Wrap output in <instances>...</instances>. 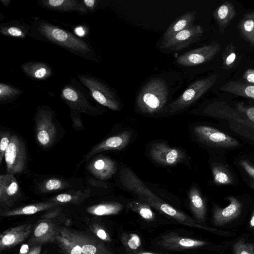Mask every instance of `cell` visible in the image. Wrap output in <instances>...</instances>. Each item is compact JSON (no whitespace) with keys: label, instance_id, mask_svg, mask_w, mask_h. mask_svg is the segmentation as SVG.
<instances>
[{"label":"cell","instance_id":"obj_17","mask_svg":"<svg viewBox=\"0 0 254 254\" xmlns=\"http://www.w3.org/2000/svg\"><path fill=\"white\" fill-rule=\"evenodd\" d=\"M131 136V134L129 131H125L118 135L109 137L95 146L86 156V160L101 151L123 149L129 142Z\"/></svg>","mask_w":254,"mask_h":254},{"label":"cell","instance_id":"obj_23","mask_svg":"<svg viewBox=\"0 0 254 254\" xmlns=\"http://www.w3.org/2000/svg\"><path fill=\"white\" fill-rule=\"evenodd\" d=\"M30 24L20 20H12L0 24L1 35L18 39H24L29 35Z\"/></svg>","mask_w":254,"mask_h":254},{"label":"cell","instance_id":"obj_30","mask_svg":"<svg viewBox=\"0 0 254 254\" xmlns=\"http://www.w3.org/2000/svg\"><path fill=\"white\" fill-rule=\"evenodd\" d=\"M122 204L118 202H108L91 206L87 208V211L95 216H107L116 215L123 209Z\"/></svg>","mask_w":254,"mask_h":254},{"label":"cell","instance_id":"obj_32","mask_svg":"<svg viewBox=\"0 0 254 254\" xmlns=\"http://www.w3.org/2000/svg\"><path fill=\"white\" fill-rule=\"evenodd\" d=\"M213 182L216 185H230L234 182L233 177L226 168L220 164L214 163L212 166Z\"/></svg>","mask_w":254,"mask_h":254},{"label":"cell","instance_id":"obj_40","mask_svg":"<svg viewBox=\"0 0 254 254\" xmlns=\"http://www.w3.org/2000/svg\"><path fill=\"white\" fill-rule=\"evenodd\" d=\"M233 251L235 254H254V246L241 239L234 245Z\"/></svg>","mask_w":254,"mask_h":254},{"label":"cell","instance_id":"obj_25","mask_svg":"<svg viewBox=\"0 0 254 254\" xmlns=\"http://www.w3.org/2000/svg\"><path fill=\"white\" fill-rule=\"evenodd\" d=\"M190 206V210L198 223L204 222L206 216V205L204 200L199 190L195 187H192L189 193Z\"/></svg>","mask_w":254,"mask_h":254},{"label":"cell","instance_id":"obj_5","mask_svg":"<svg viewBox=\"0 0 254 254\" xmlns=\"http://www.w3.org/2000/svg\"><path fill=\"white\" fill-rule=\"evenodd\" d=\"M203 114L227 121L236 132L254 141V125L236 108L230 106L224 101H216L208 104L204 109Z\"/></svg>","mask_w":254,"mask_h":254},{"label":"cell","instance_id":"obj_26","mask_svg":"<svg viewBox=\"0 0 254 254\" xmlns=\"http://www.w3.org/2000/svg\"><path fill=\"white\" fill-rule=\"evenodd\" d=\"M80 0H38L41 7L52 11L64 12H78Z\"/></svg>","mask_w":254,"mask_h":254},{"label":"cell","instance_id":"obj_41","mask_svg":"<svg viewBox=\"0 0 254 254\" xmlns=\"http://www.w3.org/2000/svg\"><path fill=\"white\" fill-rule=\"evenodd\" d=\"M235 108L254 125V106L247 105L239 102L236 104Z\"/></svg>","mask_w":254,"mask_h":254},{"label":"cell","instance_id":"obj_46","mask_svg":"<svg viewBox=\"0 0 254 254\" xmlns=\"http://www.w3.org/2000/svg\"><path fill=\"white\" fill-rule=\"evenodd\" d=\"M70 112L71 117L75 128H80V126H82L80 115V113L71 109H70Z\"/></svg>","mask_w":254,"mask_h":254},{"label":"cell","instance_id":"obj_48","mask_svg":"<svg viewBox=\"0 0 254 254\" xmlns=\"http://www.w3.org/2000/svg\"><path fill=\"white\" fill-rule=\"evenodd\" d=\"M127 254H162V253H153V252L139 251L134 253L127 252Z\"/></svg>","mask_w":254,"mask_h":254},{"label":"cell","instance_id":"obj_20","mask_svg":"<svg viewBox=\"0 0 254 254\" xmlns=\"http://www.w3.org/2000/svg\"><path fill=\"white\" fill-rule=\"evenodd\" d=\"M152 206L159 211L183 225L192 227L209 230L208 228L201 225L195 220L184 213L175 209L163 200L154 203Z\"/></svg>","mask_w":254,"mask_h":254},{"label":"cell","instance_id":"obj_11","mask_svg":"<svg viewBox=\"0 0 254 254\" xmlns=\"http://www.w3.org/2000/svg\"><path fill=\"white\" fill-rule=\"evenodd\" d=\"M220 50V44L213 42L180 55L176 59V62L184 66L197 65L211 60Z\"/></svg>","mask_w":254,"mask_h":254},{"label":"cell","instance_id":"obj_24","mask_svg":"<svg viewBox=\"0 0 254 254\" xmlns=\"http://www.w3.org/2000/svg\"><path fill=\"white\" fill-rule=\"evenodd\" d=\"M195 17V11H188L179 17L166 30L163 36L162 43L166 41L179 32L192 27Z\"/></svg>","mask_w":254,"mask_h":254},{"label":"cell","instance_id":"obj_45","mask_svg":"<svg viewBox=\"0 0 254 254\" xmlns=\"http://www.w3.org/2000/svg\"><path fill=\"white\" fill-rule=\"evenodd\" d=\"M243 79L246 81L245 83L251 85H254V69L248 68L243 74Z\"/></svg>","mask_w":254,"mask_h":254},{"label":"cell","instance_id":"obj_28","mask_svg":"<svg viewBox=\"0 0 254 254\" xmlns=\"http://www.w3.org/2000/svg\"><path fill=\"white\" fill-rule=\"evenodd\" d=\"M59 203L49 201L28 205L13 209L1 211L0 215L9 217L22 215H32L58 205Z\"/></svg>","mask_w":254,"mask_h":254},{"label":"cell","instance_id":"obj_12","mask_svg":"<svg viewBox=\"0 0 254 254\" xmlns=\"http://www.w3.org/2000/svg\"><path fill=\"white\" fill-rule=\"evenodd\" d=\"M159 247L171 251H190L206 246L205 241L169 233L161 236L156 242Z\"/></svg>","mask_w":254,"mask_h":254},{"label":"cell","instance_id":"obj_7","mask_svg":"<svg viewBox=\"0 0 254 254\" xmlns=\"http://www.w3.org/2000/svg\"><path fill=\"white\" fill-rule=\"evenodd\" d=\"M217 76L212 74L192 82L175 101L166 107L165 113L173 114L189 107L215 83Z\"/></svg>","mask_w":254,"mask_h":254},{"label":"cell","instance_id":"obj_42","mask_svg":"<svg viewBox=\"0 0 254 254\" xmlns=\"http://www.w3.org/2000/svg\"><path fill=\"white\" fill-rule=\"evenodd\" d=\"M92 232L102 241L110 242L111 238L107 231L103 227L98 224H93L90 226Z\"/></svg>","mask_w":254,"mask_h":254},{"label":"cell","instance_id":"obj_14","mask_svg":"<svg viewBox=\"0 0 254 254\" xmlns=\"http://www.w3.org/2000/svg\"><path fill=\"white\" fill-rule=\"evenodd\" d=\"M149 154L155 162L166 166L177 164L186 157L181 150L172 148L165 142H156L152 144Z\"/></svg>","mask_w":254,"mask_h":254},{"label":"cell","instance_id":"obj_49","mask_svg":"<svg viewBox=\"0 0 254 254\" xmlns=\"http://www.w3.org/2000/svg\"><path fill=\"white\" fill-rule=\"evenodd\" d=\"M0 1L3 6L7 7L10 5L11 0H0Z\"/></svg>","mask_w":254,"mask_h":254},{"label":"cell","instance_id":"obj_35","mask_svg":"<svg viewBox=\"0 0 254 254\" xmlns=\"http://www.w3.org/2000/svg\"><path fill=\"white\" fill-rule=\"evenodd\" d=\"M88 193H83L80 191H75L71 193H62L52 198L50 201L58 203H77L82 202L87 197Z\"/></svg>","mask_w":254,"mask_h":254},{"label":"cell","instance_id":"obj_31","mask_svg":"<svg viewBox=\"0 0 254 254\" xmlns=\"http://www.w3.org/2000/svg\"><path fill=\"white\" fill-rule=\"evenodd\" d=\"M23 93L20 88L5 82L0 83V103L5 104L16 100Z\"/></svg>","mask_w":254,"mask_h":254},{"label":"cell","instance_id":"obj_47","mask_svg":"<svg viewBox=\"0 0 254 254\" xmlns=\"http://www.w3.org/2000/svg\"><path fill=\"white\" fill-rule=\"evenodd\" d=\"M41 251V246L38 245L33 247L31 249L30 251H29L26 254H40Z\"/></svg>","mask_w":254,"mask_h":254},{"label":"cell","instance_id":"obj_6","mask_svg":"<svg viewBox=\"0 0 254 254\" xmlns=\"http://www.w3.org/2000/svg\"><path fill=\"white\" fill-rule=\"evenodd\" d=\"M81 83L90 92L99 105L113 111H119L121 103L113 90L104 81L92 75L77 74Z\"/></svg>","mask_w":254,"mask_h":254},{"label":"cell","instance_id":"obj_51","mask_svg":"<svg viewBox=\"0 0 254 254\" xmlns=\"http://www.w3.org/2000/svg\"><path fill=\"white\" fill-rule=\"evenodd\" d=\"M250 225L252 227H254V214L251 219Z\"/></svg>","mask_w":254,"mask_h":254},{"label":"cell","instance_id":"obj_19","mask_svg":"<svg viewBox=\"0 0 254 254\" xmlns=\"http://www.w3.org/2000/svg\"><path fill=\"white\" fill-rule=\"evenodd\" d=\"M20 68L26 76L33 80H46L53 74L50 65L41 61L27 62L21 65Z\"/></svg>","mask_w":254,"mask_h":254},{"label":"cell","instance_id":"obj_33","mask_svg":"<svg viewBox=\"0 0 254 254\" xmlns=\"http://www.w3.org/2000/svg\"><path fill=\"white\" fill-rule=\"evenodd\" d=\"M128 208L138 214L140 216L147 221H153L155 219V215L150 206L142 201L133 200L127 205Z\"/></svg>","mask_w":254,"mask_h":254},{"label":"cell","instance_id":"obj_37","mask_svg":"<svg viewBox=\"0 0 254 254\" xmlns=\"http://www.w3.org/2000/svg\"><path fill=\"white\" fill-rule=\"evenodd\" d=\"M239 29L245 39L252 45H254V20L244 17L239 23Z\"/></svg>","mask_w":254,"mask_h":254},{"label":"cell","instance_id":"obj_27","mask_svg":"<svg viewBox=\"0 0 254 254\" xmlns=\"http://www.w3.org/2000/svg\"><path fill=\"white\" fill-rule=\"evenodd\" d=\"M236 11L232 3L226 1L218 6L213 12V16L216 21L221 32L230 24L235 17Z\"/></svg>","mask_w":254,"mask_h":254},{"label":"cell","instance_id":"obj_10","mask_svg":"<svg viewBox=\"0 0 254 254\" xmlns=\"http://www.w3.org/2000/svg\"><path fill=\"white\" fill-rule=\"evenodd\" d=\"M194 133L202 143L209 146L220 148H234L240 145L239 142L231 136L211 127L197 126Z\"/></svg>","mask_w":254,"mask_h":254},{"label":"cell","instance_id":"obj_22","mask_svg":"<svg viewBox=\"0 0 254 254\" xmlns=\"http://www.w3.org/2000/svg\"><path fill=\"white\" fill-rule=\"evenodd\" d=\"M57 228L49 220H43L39 222L33 230L31 243H48L56 241Z\"/></svg>","mask_w":254,"mask_h":254},{"label":"cell","instance_id":"obj_18","mask_svg":"<svg viewBox=\"0 0 254 254\" xmlns=\"http://www.w3.org/2000/svg\"><path fill=\"white\" fill-rule=\"evenodd\" d=\"M227 199L229 204L226 207H216L213 212V223L217 226L223 225L237 217L242 210V204L240 201L233 196H229Z\"/></svg>","mask_w":254,"mask_h":254},{"label":"cell","instance_id":"obj_1","mask_svg":"<svg viewBox=\"0 0 254 254\" xmlns=\"http://www.w3.org/2000/svg\"><path fill=\"white\" fill-rule=\"evenodd\" d=\"M30 25V38L55 45L86 60L100 62L98 53L87 39L45 19H36Z\"/></svg>","mask_w":254,"mask_h":254},{"label":"cell","instance_id":"obj_50","mask_svg":"<svg viewBox=\"0 0 254 254\" xmlns=\"http://www.w3.org/2000/svg\"><path fill=\"white\" fill-rule=\"evenodd\" d=\"M244 17L251 18L254 20V11L247 13Z\"/></svg>","mask_w":254,"mask_h":254},{"label":"cell","instance_id":"obj_38","mask_svg":"<svg viewBox=\"0 0 254 254\" xmlns=\"http://www.w3.org/2000/svg\"><path fill=\"white\" fill-rule=\"evenodd\" d=\"M223 66L230 69L235 65L237 60V53L235 46L230 43L225 47L222 57Z\"/></svg>","mask_w":254,"mask_h":254},{"label":"cell","instance_id":"obj_9","mask_svg":"<svg viewBox=\"0 0 254 254\" xmlns=\"http://www.w3.org/2000/svg\"><path fill=\"white\" fill-rule=\"evenodd\" d=\"M4 157L7 174L14 175L24 170L26 163V150L20 138L16 135L11 136Z\"/></svg>","mask_w":254,"mask_h":254},{"label":"cell","instance_id":"obj_44","mask_svg":"<svg viewBox=\"0 0 254 254\" xmlns=\"http://www.w3.org/2000/svg\"><path fill=\"white\" fill-rule=\"evenodd\" d=\"M240 166L249 176L254 181V166L247 160H242L240 161Z\"/></svg>","mask_w":254,"mask_h":254},{"label":"cell","instance_id":"obj_15","mask_svg":"<svg viewBox=\"0 0 254 254\" xmlns=\"http://www.w3.org/2000/svg\"><path fill=\"white\" fill-rule=\"evenodd\" d=\"M32 225L24 224L11 228L0 235V252L13 248L24 242L31 234Z\"/></svg>","mask_w":254,"mask_h":254},{"label":"cell","instance_id":"obj_16","mask_svg":"<svg viewBox=\"0 0 254 254\" xmlns=\"http://www.w3.org/2000/svg\"><path fill=\"white\" fill-rule=\"evenodd\" d=\"M20 193L16 179L10 174L0 176V202L1 206H11Z\"/></svg>","mask_w":254,"mask_h":254},{"label":"cell","instance_id":"obj_43","mask_svg":"<svg viewBox=\"0 0 254 254\" xmlns=\"http://www.w3.org/2000/svg\"><path fill=\"white\" fill-rule=\"evenodd\" d=\"M10 137L9 133L7 132H1L0 133V164H1L4 156L5 152L9 145Z\"/></svg>","mask_w":254,"mask_h":254},{"label":"cell","instance_id":"obj_21","mask_svg":"<svg viewBox=\"0 0 254 254\" xmlns=\"http://www.w3.org/2000/svg\"><path fill=\"white\" fill-rule=\"evenodd\" d=\"M116 169L115 162L104 156L94 158L88 166V169L93 175L102 180L111 178L115 173Z\"/></svg>","mask_w":254,"mask_h":254},{"label":"cell","instance_id":"obj_34","mask_svg":"<svg viewBox=\"0 0 254 254\" xmlns=\"http://www.w3.org/2000/svg\"><path fill=\"white\" fill-rule=\"evenodd\" d=\"M121 241L126 252L134 253L139 251L141 241L137 234L131 233H124L121 237Z\"/></svg>","mask_w":254,"mask_h":254},{"label":"cell","instance_id":"obj_39","mask_svg":"<svg viewBox=\"0 0 254 254\" xmlns=\"http://www.w3.org/2000/svg\"><path fill=\"white\" fill-rule=\"evenodd\" d=\"M100 0H80L78 13L85 15L96 11L101 7Z\"/></svg>","mask_w":254,"mask_h":254},{"label":"cell","instance_id":"obj_8","mask_svg":"<svg viewBox=\"0 0 254 254\" xmlns=\"http://www.w3.org/2000/svg\"><path fill=\"white\" fill-rule=\"evenodd\" d=\"M35 117V135L38 143L46 148L53 144L57 129L53 121V113L47 106L37 108Z\"/></svg>","mask_w":254,"mask_h":254},{"label":"cell","instance_id":"obj_2","mask_svg":"<svg viewBox=\"0 0 254 254\" xmlns=\"http://www.w3.org/2000/svg\"><path fill=\"white\" fill-rule=\"evenodd\" d=\"M56 242L65 254H115L101 240L65 228H57Z\"/></svg>","mask_w":254,"mask_h":254},{"label":"cell","instance_id":"obj_13","mask_svg":"<svg viewBox=\"0 0 254 254\" xmlns=\"http://www.w3.org/2000/svg\"><path fill=\"white\" fill-rule=\"evenodd\" d=\"M203 33V30L200 25H193L162 42L160 48L169 51L181 50L199 40Z\"/></svg>","mask_w":254,"mask_h":254},{"label":"cell","instance_id":"obj_4","mask_svg":"<svg viewBox=\"0 0 254 254\" xmlns=\"http://www.w3.org/2000/svg\"><path fill=\"white\" fill-rule=\"evenodd\" d=\"M60 97L70 109L80 113L95 116L103 112V109L98 105L89 90L81 82L71 77L61 91Z\"/></svg>","mask_w":254,"mask_h":254},{"label":"cell","instance_id":"obj_36","mask_svg":"<svg viewBox=\"0 0 254 254\" xmlns=\"http://www.w3.org/2000/svg\"><path fill=\"white\" fill-rule=\"evenodd\" d=\"M69 187L70 185L64 180L57 178H51L41 183L39 186V190L43 192H49Z\"/></svg>","mask_w":254,"mask_h":254},{"label":"cell","instance_id":"obj_29","mask_svg":"<svg viewBox=\"0 0 254 254\" xmlns=\"http://www.w3.org/2000/svg\"><path fill=\"white\" fill-rule=\"evenodd\" d=\"M220 90L254 100V85L238 81H230L221 86Z\"/></svg>","mask_w":254,"mask_h":254},{"label":"cell","instance_id":"obj_3","mask_svg":"<svg viewBox=\"0 0 254 254\" xmlns=\"http://www.w3.org/2000/svg\"><path fill=\"white\" fill-rule=\"evenodd\" d=\"M169 89L166 82L156 77L149 80L138 92L136 105L142 113L153 115L164 111Z\"/></svg>","mask_w":254,"mask_h":254}]
</instances>
